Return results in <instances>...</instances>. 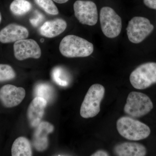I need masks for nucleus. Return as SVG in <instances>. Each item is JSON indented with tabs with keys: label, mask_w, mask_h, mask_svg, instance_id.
Instances as JSON below:
<instances>
[{
	"label": "nucleus",
	"mask_w": 156,
	"mask_h": 156,
	"mask_svg": "<svg viewBox=\"0 0 156 156\" xmlns=\"http://www.w3.org/2000/svg\"><path fill=\"white\" fill-rule=\"evenodd\" d=\"M59 49L61 54L68 58L85 57L92 54L94 46L86 39L69 35L62 40Z\"/></svg>",
	"instance_id": "obj_1"
},
{
	"label": "nucleus",
	"mask_w": 156,
	"mask_h": 156,
	"mask_svg": "<svg viewBox=\"0 0 156 156\" xmlns=\"http://www.w3.org/2000/svg\"><path fill=\"white\" fill-rule=\"evenodd\" d=\"M117 129L121 136L131 140L145 139L151 134L148 126L129 116L122 117L118 120Z\"/></svg>",
	"instance_id": "obj_2"
},
{
	"label": "nucleus",
	"mask_w": 156,
	"mask_h": 156,
	"mask_svg": "<svg viewBox=\"0 0 156 156\" xmlns=\"http://www.w3.org/2000/svg\"><path fill=\"white\" fill-rule=\"evenodd\" d=\"M105 89L99 84L92 85L87 92L80 110L81 116L85 119L93 118L100 111V105L104 97Z\"/></svg>",
	"instance_id": "obj_3"
},
{
	"label": "nucleus",
	"mask_w": 156,
	"mask_h": 156,
	"mask_svg": "<svg viewBox=\"0 0 156 156\" xmlns=\"http://www.w3.org/2000/svg\"><path fill=\"white\" fill-rule=\"evenodd\" d=\"M153 108V104L147 95L137 92H130L124 107L125 113L133 118L144 116Z\"/></svg>",
	"instance_id": "obj_4"
},
{
	"label": "nucleus",
	"mask_w": 156,
	"mask_h": 156,
	"mask_svg": "<svg viewBox=\"0 0 156 156\" xmlns=\"http://www.w3.org/2000/svg\"><path fill=\"white\" fill-rule=\"evenodd\" d=\"M130 81L134 88L140 90L156 83V62H147L140 65L131 73Z\"/></svg>",
	"instance_id": "obj_5"
},
{
	"label": "nucleus",
	"mask_w": 156,
	"mask_h": 156,
	"mask_svg": "<svg viewBox=\"0 0 156 156\" xmlns=\"http://www.w3.org/2000/svg\"><path fill=\"white\" fill-rule=\"evenodd\" d=\"M100 21L102 32L107 37L114 38L121 33L122 19L112 8L105 7L101 9Z\"/></svg>",
	"instance_id": "obj_6"
},
{
	"label": "nucleus",
	"mask_w": 156,
	"mask_h": 156,
	"mask_svg": "<svg viewBox=\"0 0 156 156\" xmlns=\"http://www.w3.org/2000/svg\"><path fill=\"white\" fill-rule=\"evenodd\" d=\"M154 27L145 17H135L129 21L127 27L128 39L131 43H141L153 31Z\"/></svg>",
	"instance_id": "obj_7"
},
{
	"label": "nucleus",
	"mask_w": 156,
	"mask_h": 156,
	"mask_svg": "<svg viewBox=\"0 0 156 156\" xmlns=\"http://www.w3.org/2000/svg\"><path fill=\"white\" fill-rule=\"evenodd\" d=\"M73 8L76 18L82 24L93 26L97 23V7L93 2L78 0L74 4Z\"/></svg>",
	"instance_id": "obj_8"
},
{
	"label": "nucleus",
	"mask_w": 156,
	"mask_h": 156,
	"mask_svg": "<svg viewBox=\"0 0 156 156\" xmlns=\"http://www.w3.org/2000/svg\"><path fill=\"white\" fill-rule=\"evenodd\" d=\"M14 51L15 58L20 61L28 58L37 59L41 55L40 46L33 39H23L15 42Z\"/></svg>",
	"instance_id": "obj_9"
},
{
	"label": "nucleus",
	"mask_w": 156,
	"mask_h": 156,
	"mask_svg": "<svg viewBox=\"0 0 156 156\" xmlns=\"http://www.w3.org/2000/svg\"><path fill=\"white\" fill-rule=\"evenodd\" d=\"M25 89L14 85H5L0 89V101L5 107L10 108L19 105L25 97Z\"/></svg>",
	"instance_id": "obj_10"
},
{
	"label": "nucleus",
	"mask_w": 156,
	"mask_h": 156,
	"mask_svg": "<svg viewBox=\"0 0 156 156\" xmlns=\"http://www.w3.org/2000/svg\"><path fill=\"white\" fill-rule=\"evenodd\" d=\"M54 130V126L48 122H42L36 127L34 132L33 144L38 151H43L48 148V136Z\"/></svg>",
	"instance_id": "obj_11"
},
{
	"label": "nucleus",
	"mask_w": 156,
	"mask_h": 156,
	"mask_svg": "<svg viewBox=\"0 0 156 156\" xmlns=\"http://www.w3.org/2000/svg\"><path fill=\"white\" fill-rule=\"evenodd\" d=\"M28 35V30L24 27L11 23L0 31V42L3 44L13 43L27 38Z\"/></svg>",
	"instance_id": "obj_12"
},
{
	"label": "nucleus",
	"mask_w": 156,
	"mask_h": 156,
	"mask_svg": "<svg viewBox=\"0 0 156 156\" xmlns=\"http://www.w3.org/2000/svg\"><path fill=\"white\" fill-rule=\"evenodd\" d=\"M48 101L44 98L35 97L29 105L27 118L31 127L36 128L41 123Z\"/></svg>",
	"instance_id": "obj_13"
},
{
	"label": "nucleus",
	"mask_w": 156,
	"mask_h": 156,
	"mask_svg": "<svg viewBox=\"0 0 156 156\" xmlns=\"http://www.w3.org/2000/svg\"><path fill=\"white\" fill-rule=\"evenodd\" d=\"M114 152L119 156H144L146 155L147 149L140 144L126 142L116 145Z\"/></svg>",
	"instance_id": "obj_14"
},
{
	"label": "nucleus",
	"mask_w": 156,
	"mask_h": 156,
	"mask_svg": "<svg viewBox=\"0 0 156 156\" xmlns=\"http://www.w3.org/2000/svg\"><path fill=\"white\" fill-rule=\"evenodd\" d=\"M67 23L63 19L57 18L46 21L40 29V33L43 36L53 38L58 36L65 30Z\"/></svg>",
	"instance_id": "obj_15"
},
{
	"label": "nucleus",
	"mask_w": 156,
	"mask_h": 156,
	"mask_svg": "<svg viewBox=\"0 0 156 156\" xmlns=\"http://www.w3.org/2000/svg\"><path fill=\"white\" fill-rule=\"evenodd\" d=\"M12 156L32 155L30 143L26 137L20 136L14 140L11 148Z\"/></svg>",
	"instance_id": "obj_16"
},
{
	"label": "nucleus",
	"mask_w": 156,
	"mask_h": 156,
	"mask_svg": "<svg viewBox=\"0 0 156 156\" xmlns=\"http://www.w3.org/2000/svg\"><path fill=\"white\" fill-rule=\"evenodd\" d=\"M31 4L27 0H14L11 3L10 10L16 16H22L28 13L32 9Z\"/></svg>",
	"instance_id": "obj_17"
},
{
	"label": "nucleus",
	"mask_w": 156,
	"mask_h": 156,
	"mask_svg": "<svg viewBox=\"0 0 156 156\" xmlns=\"http://www.w3.org/2000/svg\"><path fill=\"white\" fill-rule=\"evenodd\" d=\"M36 97L44 98L48 101H51L54 96L53 88L48 84L41 83L37 85L34 90Z\"/></svg>",
	"instance_id": "obj_18"
},
{
	"label": "nucleus",
	"mask_w": 156,
	"mask_h": 156,
	"mask_svg": "<svg viewBox=\"0 0 156 156\" xmlns=\"http://www.w3.org/2000/svg\"><path fill=\"white\" fill-rule=\"evenodd\" d=\"M36 4L40 8L50 15H57L58 10L53 0H34Z\"/></svg>",
	"instance_id": "obj_19"
},
{
	"label": "nucleus",
	"mask_w": 156,
	"mask_h": 156,
	"mask_svg": "<svg viewBox=\"0 0 156 156\" xmlns=\"http://www.w3.org/2000/svg\"><path fill=\"white\" fill-rule=\"evenodd\" d=\"M16 77V73L10 65L0 64V82L11 80Z\"/></svg>",
	"instance_id": "obj_20"
},
{
	"label": "nucleus",
	"mask_w": 156,
	"mask_h": 156,
	"mask_svg": "<svg viewBox=\"0 0 156 156\" xmlns=\"http://www.w3.org/2000/svg\"><path fill=\"white\" fill-rule=\"evenodd\" d=\"M52 76L53 80L59 86L65 87L68 85L65 78L64 72L61 68H55L52 71Z\"/></svg>",
	"instance_id": "obj_21"
},
{
	"label": "nucleus",
	"mask_w": 156,
	"mask_h": 156,
	"mask_svg": "<svg viewBox=\"0 0 156 156\" xmlns=\"http://www.w3.org/2000/svg\"><path fill=\"white\" fill-rule=\"evenodd\" d=\"M44 19V17L43 14L38 11H36L35 12V15L30 19V21L33 26L37 27L40 23H41Z\"/></svg>",
	"instance_id": "obj_22"
},
{
	"label": "nucleus",
	"mask_w": 156,
	"mask_h": 156,
	"mask_svg": "<svg viewBox=\"0 0 156 156\" xmlns=\"http://www.w3.org/2000/svg\"><path fill=\"white\" fill-rule=\"evenodd\" d=\"M144 2L150 9L156 10V0H144Z\"/></svg>",
	"instance_id": "obj_23"
},
{
	"label": "nucleus",
	"mask_w": 156,
	"mask_h": 156,
	"mask_svg": "<svg viewBox=\"0 0 156 156\" xmlns=\"http://www.w3.org/2000/svg\"><path fill=\"white\" fill-rule=\"evenodd\" d=\"M92 156H109V154L106 151L103 150L98 151L95 153L92 154Z\"/></svg>",
	"instance_id": "obj_24"
},
{
	"label": "nucleus",
	"mask_w": 156,
	"mask_h": 156,
	"mask_svg": "<svg viewBox=\"0 0 156 156\" xmlns=\"http://www.w3.org/2000/svg\"><path fill=\"white\" fill-rule=\"evenodd\" d=\"M53 1L58 4H64L67 2L69 0H53Z\"/></svg>",
	"instance_id": "obj_25"
},
{
	"label": "nucleus",
	"mask_w": 156,
	"mask_h": 156,
	"mask_svg": "<svg viewBox=\"0 0 156 156\" xmlns=\"http://www.w3.org/2000/svg\"><path fill=\"white\" fill-rule=\"evenodd\" d=\"M44 39H41V42H42V43H43V42H44Z\"/></svg>",
	"instance_id": "obj_26"
},
{
	"label": "nucleus",
	"mask_w": 156,
	"mask_h": 156,
	"mask_svg": "<svg viewBox=\"0 0 156 156\" xmlns=\"http://www.w3.org/2000/svg\"><path fill=\"white\" fill-rule=\"evenodd\" d=\"M2 20V15H1V13H0V23L1 22Z\"/></svg>",
	"instance_id": "obj_27"
}]
</instances>
